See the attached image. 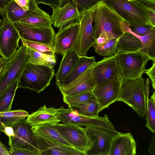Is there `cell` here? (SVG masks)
Here are the masks:
<instances>
[{
	"label": "cell",
	"instance_id": "cell-23",
	"mask_svg": "<svg viewBox=\"0 0 155 155\" xmlns=\"http://www.w3.org/2000/svg\"><path fill=\"white\" fill-rule=\"evenodd\" d=\"M94 56L80 57L61 83L57 86H63L72 82L95 62Z\"/></svg>",
	"mask_w": 155,
	"mask_h": 155
},
{
	"label": "cell",
	"instance_id": "cell-4",
	"mask_svg": "<svg viewBox=\"0 0 155 155\" xmlns=\"http://www.w3.org/2000/svg\"><path fill=\"white\" fill-rule=\"evenodd\" d=\"M115 59L121 79L134 80L141 78L150 60L144 53L140 51L117 53Z\"/></svg>",
	"mask_w": 155,
	"mask_h": 155
},
{
	"label": "cell",
	"instance_id": "cell-21",
	"mask_svg": "<svg viewBox=\"0 0 155 155\" xmlns=\"http://www.w3.org/2000/svg\"><path fill=\"white\" fill-rule=\"evenodd\" d=\"M57 109L55 108L48 107L45 104L38 110L29 114L26 121L31 127L46 123L58 124L60 121L57 116Z\"/></svg>",
	"mask_w": 155,
	"mask_h": 155
},
{
	"label": "cell",
	"instance_id": "cell-2",
	"mask_svg": "<svg viewBox=\"0 0 155 155\" xmlns=\"http://www.w3.org/2000/svg\"><path fill=\"white\" fill-rule=\"evenodd\" d=\"M145 80L121 79L116 101L125 103L142 118L145 117L147 101Z\"/></svg>",
	"mask_w": 155,
	"mask_h": 155
},
{
	"label": "cell",
	"instance_id": "cell-1",
	"mask_svg": "<svg viewBox=\"0 0 155 155\" xmlns=\"http://www.w3.org/2000/svg\"><path fill=\"white\" fill-rule=\"evenodd\" d=\"M93 19L96 40L101 34L113 39L119 38L124 33L122 26L124 21L103 2L95 6Z\"/></svg>",
	"mask_w": 155,
	"mask_h": 155
},
{
	"label": "cell",
	"instance_id": "cell-47",
	"mask_svg": "<svg viewBox=\"0 0 155 155\" xmlns=\"http://www.w3.org/2000/svg\"><path fill=\"white\" fill-rule=\"evenodd\" d=\"M148 152L152 155H155V136L152 138L150 144L148 148Z\"/></svg>",
	"mask_w": 155,
	"mask_h": 155
},
{
	"label": "cell",
	"instance_id": "cell-44",
	"mask_svg": "<svg viewBox=\"0 0 155 155\" xmlns=\"http://www.w3.org/2000/svg\"><path fill=\"white\" fill-rule=\"evenodd\" d=\"M14 0H0V11L3 18L5 17V10L7 6Z\"/></svg>",
	"mask_w": 155,
	"mask_h": 155
},
{
	"label": "cell",
	"instance_id": "cell-50",
	"mask_svg": "<svg viewBox=\"0 0 155 155\" xmlns=\"http://www.w3.org/2000/svg\"><path fill=\"white\" fill-rule=\"evenodd\" d=\"M5 126L1 122L0 119V132H3Z\"/></svg>",
	"mask_w": 155,
	"mask_h": 155
},
{
	"label": "cell",
	"instance_id": "cell-35",
	"mask_svg": "<svg viewBox=\"0 0 155 155\" xmlns=\"http://www.w3.org/2000/svg\"><path fill=\"white\" fill-rule=\"evenodd\" d=\"M155 92L147 100L146 118L147 120L145 126L153 133L155 132Z\"/></svg>",
	"mask_w": 155,
	"mask_h": 155
},
{
	"label": "cell",
	"instance_id": "cell-16",
	"mask_svg": "<svg viewBox=\"0 0 155 155\" xmlns=\"http://www.w3.org/2000/svg\"><path fill=\"white\" fill-rule=\"evenodd\" d=\"M39 155H87L48 137L33 133Z\"/></svg>",
	"mask_w": 155,
	"mask_h": 155
},
{
	"label": "cell",
	"instance_id": "cell-51",
	"mask_svg": "<svg viewBox=\"0 0 155 155\" xmlns=\"http://www.w3.org/2000/svg\"><path fill=\"white\" fill-rule=\"evenodd\" d=\"M1 12L0 11V30L2 27L3 24V21L2 20L1 18Z\"/></svg>",
	"mask_w": 155,
	"mask_h": 155
},
{
	"label": "cell",
	"instance_id": "cell-18",
	"mask_svg": "<svg viewBox=\"0 0 155 155\" xmlns=\"http://www.w3.org/2000/svg\"><path fill=\"white\" fill-rule=\"evenodd\" d=\"M121 80L106 81L97 84L93 92L101 106V111L116 101Z\"/></svg>",
	"mask_w": 155,
	"mask_h": 155
},
{
	"label": "cell",
	"instance_id": "cell-29",
	"mask_svg": "<svg viewBox=\"0 0 155 155\" xmlns=\"http://www.w3.org/2000/svg\"><path fill=\"white\" fill-rule=\"evenodd\" d=\"M68 107L75 110L81 115L91 117L98 116L101 106L97 101H88L77 104L68 106Z\"/></svg>",
	"mask_w": 155,
	"mask_h": 155
},
{
	"label": "cell",
	"instance_id": "cell-6",
	"mask_svg": "<svg viewBox=\"0 0 155 155\" xmlns=\"http://www.w3.org/2000/svg\"><path fill=\"white\" fill-rule=\"evenodd\" d=\"M28 61L27 47L22 44L0 74V96L10 84L19 81Z\"/></svg>",
	"mask_w": 155,
	"mask_h": 155
},
{
	"label": "cell",
	"instance_id": "cell-8",
	"mask_svg": "<svg viewBox=\"0 0 155 155\" xmlns=\"http://www.w3.org/2000/svg\"><path fill=\"white\" fill-rule=\"evenodd\" d=\"M95 7L81 12L77 19L79 28L74 48L80 57L86 55L89 49L96 41L92 25Z\"/></svg>",
	"mask_w": 155,
	"mask_h": 155
},
{
	"label": "cell",
	"instance_id": "cell-5",
	"mask_svg": "<svg viewBox=\"0 0 155 155\" xmlns=\"http://www.w3.org/2000/svg\"><path fill=\"white\" fill-rule=\"evenodd\" d=\"M103 2L129 26L151 25L146 9L134 0H103Z\"/></svg>",
	"mask_w": 155,
	"mask_h": 155
},
{
	"label": "cell",
	"instance_id": "cell-31",
	"mask_svg": "<svg viewBox=\"0 0 155 155\" xmlns=\"http://www.w3.org/2000/svg\"><path fill=\"white\" fill-rule=\"evenodd\" d=\"M19 81L10 84L0 96V113L11 110Z\"/></svg>",
	"mask_w": 155,
	"mask_h": 155
},
{
	"label": "cell",
	"instance_id": "cell-7",
	"mask_svg": "<svg viewBox=\"0 0 155 155\" xmlns=\"http://www.w3.org/2000/svg\"><path fill=\"white\" fill-rule=\"evenodd\" d=\"M56 114L58 119L63 123L97 127L107 130L114 135L118 133L115 129L107 114L103 117H89L80 114L69 107L65 108L63 106L57 109Z\"/></svg>",
	"mask_w": 155,
	"mask_h": 155
},
{
	"label": "cell",
	"instance_id": "cell-48",
	"mask_svg": "<svg viewBox=\"0 0 155 155\" xmlns=\"http://www.w3.org/2000/svg\"><path fill=\"white\" fill-rule=\"evenodd\" d=\"M4 132L8 137H13L14 135V133L12 127L10 126H6L4 127Z\"/></svg>",
	"mask_w": 155,
	"mask_h": 155
},
{
	"label": "cell",
	"instance_id": "cell-15",
	"mask_svg": "<svg viewBox=\"0 0 155 155\" xmlns=\"http://www.w3.org/2000/svg\"><path fill=\"white\" fill-rule=\"evenodd\" d=\"M91 73L96 85L106 81L121 80L115 55L95 62L92 66Z\"/></svg>",
	"mask_w": 155,
	"mask_h": 155
},
{
	"label": "cell",
	"instance_id": "cell-52",
	"mask_svg": "<svg viewBox=\"0 0 155 155\" xmlns=\"http://www.w3.org/2000/svg\"></svg>",
	"mask_w": 155,
	"mask_h": 155
},
{
	"label": "cell",
	"instance_id": "cell-39",
	"mask_svg": "<svg viewBox=\"0 0 155 155\" xmlns=\"http://www.w3.org/2000/svg\"><path fill=\"white\" fill-rule=\"evenodd\" d=\"M131 30L137 35L143 36L146 35L155 29L151 25L129 26Z\"/></svg>",
	"mask_w": 155,
	"mask_h": 155
},
{
	"label": "cell",
	"instance_id": "cell-24",
	"mask_svg": "<svg viewBox=\"0 0 155 155\" xmlns=\"http://www.w3.org/2000/svg\"><path fill=\"white\" fill-rule=\"evenodd\" d=\"M123 32H128L133 34L141 41L142 45L140 51L147 54L153 62L155 61V29L147 34L140 36L134 33L130 29L129 25L124 21L123 25Z\"/></svg>",
	"mask_w": 155,
	"mask_h": 155
},
{
	"label": "cell",
	"instance_id": "cell-41",
	"mask_svg": "<svg viewBox=\"0 0 155 155\" xmlns=\"http://www.w3.org/2000/svg\"><path fill=\"white\" fill-rule=\"evenodd\" d=\"M14 1L25 10H29L35 4L32 0H14Z\"/></svg>",
	"mask_w": 155,
	"mask_h": 155
},
{
	"label": "cell",
	"instance_id": "cell-45",
	"mask_svg": "<svg viewBox=\"0 0 155 155\" xmlns=\"http://www.w3.org/2000/svg\"><path fill=\"white\" fill-rule=\"evenodd\" d=\"M146 10L150 23L152 26L155 27V12Z\"/></svg>",
	"mask_w": 155,
	"mask_h": 155
},
{
	"label": "cell",
	"instance_id": "cell-19",
	"mask_svg": "<svg viewBox=\"0 0 155 155\" xmlns=\"http://www.w3.org/2000/svg\"><path fill=\"white\" fill-rule=\"evenodd\" d=\"M92 65L71 82L64 86H57L62 95H71L93 90L96 84L92 74Z\"/></svg>",
	"mask_w": 155,
	"mask_h": 155
},
{
	"label": "cell",
	"instance_id": "cell-20",
	"mask_svg": "<svg viewBox=\"0 0 155 155\" xmlns=\"http://www.w3.org/2000/svg\"><path fill=\"white\" fill-rule=\"evenodd\" d=\"M137 143L130 133L119 132L113 136L109 155H136Z\"/></svg>",
	"mask_w": 155,
	"mask_h": 155
},
{
	"label": "cell",
	"instance_id": "cell-34",
	"mask_svg": "<svg viewBox=\"0 0 155 155\" xmlns=\"http://www.w3.org/2000/svg\"><path fill=\"white\" fill-rule=\"evenodd\" d=\"M118 38L108 40L100 44H94L92 47L95 52L102 56H110L117 54V46Z\"/></svg>",
	"mask_w": 155,
	"mask_h": 155
},
{
	"label": "cell",
	"instance_id": "cell-17",
	"mask_svg": "<svg viewBox=\"0 0 155 155\" xmlns=\"http://www.w3.org/2000/svg\"><path fill=\"white\" fill-rule=\"evenodd\" d=\"M79 28L78 20L60 28L55 34L54 39L55 53L63 55L66 51L74 47L76 41Z\"/></svg>",
	"mask_w": 155,
	"mask_h": 155
},
{
	"label": "cell",
	"instance_id": "cell-33",
	"mask_svg": "<svg viewBox=\"0 0 155 155\" xmlns=\"http://www.w3.org/2000/svg\"><path fill=\"white\" fill-rule=\"evenodd\" d=\"M28 112L22 109L0 112V119L5 126H10L14 123L26 118Z\"/></svg>",
	"mask_w": 155,
	"mask_h": 155
},
{
	"label": "cell",
	"instance_id": "cell-46",
	"mask_svg": "<svg viewBox=\"0 0 155 155\" xmlns=\"http://www.w3.org/2000/svg\"><path fill=\"white\" fill-rule=\"evenodd\" d=\"M9 149L0 141V155H10Z\"/></svg>",
	"mask_w": 155,
	"mask_h": 155
},
{
	"label": "cell",
	"instance_id": "cell-3",
	"mask_svg": "<svg viewBox=\"0 0 155 155\" xmlns=\"http://www.w3.org/2000/svg\"><path fill=\"white\" fill-rule=\"evenodd\" d=\"M54 74V67L28 63L18 81V87L28 88L39 93L50 85Z\"/></svg>",
	"mask_w": 155,
	"mask_h": 155
},
{
	"label": "cell",
	"instance_id": "cell-10",
	"mask_svg": "<svg viewBox=\"0 0 155 155\" xmlns=\"http://www.w3.org/2000/svg\"><path fill=\"white\" fill-rule=\"evenodd\" d=\"M0 30V56L9 61L19 48V34L12 22L5 16Z\"/></svg>",
	"mask_w": 155,
	"mask_h": 155
},
{
	"label": "cell",
	"instance_id": "cell-42",
	"mask_svg": "<svg viewBox=\"0 0 155 155\" xmlns=\"http://www.w3.org/2000/svg\"><path fill=\"white\" fill-rule=\"evenodd\" d=\"M37 5L42 3L50 6L54 10L58 5L59 0H32Z\"/></svg>",
	"mask_w": 155,
	"mask_h": 155
},
{
	"label": "cell",
	"instance_id": "cell-38",
	"mask_svg": "<svg viewBox=\"0 0 155 155\" xmlns=\"http://www.w3.org/2000/svg\"><path fill=\"white\" fill-rule=\"evenodd\" d=\"M9 152L10 155H39L38 150L30 147L9 149Z\"/></svg>",
	"mask_w": 155,
	"mask_h": 155
},
{
	"label": "cell",
	"instance_id": "cell-49",
	"mask_svg": "<svg viewBox=\"0 0 155 155\" xmlns=\"http://www.w3.org/2000/svg\"><path fill=\"white\" fill-rule=\"evenodd\" d=\"M7 61L0 56V74L3 70Z\"/></svg>",
	"mask_w": 155,
	"mask_h": 155
},
{
	"label": "cell",
	"instance_id": "cell-37",
	"mask_svg": "<svg viewBox=\"0 0 155 155\" xmlns=\"http://www.w3.org/2000/svg\"><path fill=\"white\" fill-rule=\"evenodd\" d=\"M77 5L80 12L94 7L103 0H72Z\"/></svg>",
	"mask_w": 155,
	"mask_h": 155
},
{
	"label": "cell",
	"instance_id": "cell-9",
	"mask_svg": "<svg viewBox=\"0 0 155 155\" xmlns=\"http://www.w3.org/2000/svg\"><path fill=\"white\" fill-rule=\"evenodd\" d=\"M56 129L72 147L87 154L90 148V142L85 128L73 123H59L56 124Z\"/></svg>",
	"mask_w": 155,
	"mask_h": 155
},
{
	"label": "cell",
	"instance_id": "cell-11",
	"mask_svg": "<svg viewBox=\"0 0 155 155\" xmlns=\"http://www.w3.org/2000/svg\"><path fill=\"white\" fill-rule=\"evenodd\" d=\"M85 129L90 142L87 155H109L114 135L104 129L86 126Z\"/></svg>",
	"mask_w": 155,
	"mask_h": 155
},
{
	"label": "cell",
	"instance_id": "cell-32",
	"mask_svg": "<svg viewBox=\"0 0 155 155\" xmlns=\"http://www.w3.org/2000/svg\"><path fill=\"white\" fill-rule=\"evenodd\" d=\"M63 99L64 103L68 106L77 104L88 101H97L93 92V90L83 91L71 95H63Z\"/></svg>",
	"mask_w": 155,
	"mask_h": 155
},
{
	"label": "cell",
	"instance_id": "cell-40",
	"mask_svg": "<svg viewBox=\"0 0 155 155\" xmlns=\"http://www.w3.org/2000/svg\"><path fill=\"white\" fill-rule=\"evenodd\" d=\"M147 10L155 12V1L154 0H134Z\"/></svg>",
	"mask_w": 155,
	"mask_h": 155
},
{
	"label": "cell",
	"instance_id": "cell-25",
	"mask_svg": "<svg viewBox=\"0 0 155 155\" xmlns=\"http://www.w3.org/2000/svg\"><path fill=\"white\" fill-rule=\"evenodd\" d=\"M142 44L140 40L130 32H124L118 38L117 44V53L140 51Z\"/></svg>",
	"mask_w": 155,
	"mask_h": 155
},
{
	"label": "cell",
	"instance_id": "cell-36",
	"mask_svg": "<svg viewBox=\"0 0 155 155\" xmlns=\"http://www.w3.org/2000/svg\"><path fill=\"white\" fill-rule=\"evenodd\" d=\"M21 39L22 44L35 51L50 55H55L54 47L40 43L30 41L21 38Z\"/></svg>",
	"mask_w": 155,
	"mask_h": 155
},
{
	"label": "cell",
	"instance_id": "cell-12",
	"mask_svg": "<svg viewBox=\"0 0 155 155\" xmlns=\"http://www.w3.org/2000/svg\"><path fill=\"white\" fill-rule=\"evenodd\" d=\"M26 118L16 122L10 126L14 135L9 137V149L30 147L38 150L31 126L26 121Z\"/></svg>",
	"mask_w": 155,
	"mask_h": 155
},
{
	"label": "cell",
	"instance_id": "cell-28",
	"mask_svg": "<svg viewBox=\"0 0 155 155\" xmlns=\"http://www.w3.org/2000/svg\"><path fill=\"white\" fill-rule=\"evenodd\" d=\"M41 9L35 4L29 10H25L12 1L6 8L5 16L10 21L14 23L19 22L28 15Z\"/></svg>",
	"mask_w": 155,
	"mask_h": 155
},
{
	"label": "cell",
	"instance_id": "cell-43",
	"mask_svg": "<svg viewBox=\"0 0 155 155\" xmlns=\"http://www.w3.org/2000/svg\"><path fill=\"white\" fill-rule=\"evenodd\" d=\"M144 73L150 78L152 83V86L154 90L155 89V61L153 62L151 67L148 69L146 70Z\"/></svg>",
	"mask_w": 155,
	"mask_h": 155
},
{
	"label": "cell",
	"instance_id": "cell-13",
	"mask_svg": "<svg viewBox=\"0 0 155 155\" xmlns=\"http://www.w3.org/2000/svg\"><path fill=\"white\" fill-rule=\"evenodd\" d=\"M77 5L72 0H59V3L50 16L52 25L58 28L75 21L80 14Z\"/></svg>",
	"mask_w": 155,
	"mask_h": 155
},
{
	"label": "cell",
	"instance_id": "cell-30",
	"mask_svg": "<svg viewBox=\"0 0 155 155\" xmlns=\"http://www.w3.org/2000/svg\"><path fill=\"white\" fill-rule=\"evenodd\" d=\"M27 48L29 63L34 64L54 67L56 63L55 55H50L35 51Z\"/></svg>",
	"mask_w": 155,
	"mask_h": 155
},
{
	"label": "cell",
	"instance_id": "cell-26",
	"mask_svg": "<svg viewBox=\"0 0 155 155\" xmlns=\"http://www.w3.org/2000/svg\"><path fill=\"white\" fill-rule=\"evenodd\" d=\"M56 124L49 123L40 124L32 127L31 129L33 133L48 137L64 145L73 147L60 134L57 130Z\"/></svg>",
	"mask_w": 155,
	"mask_h": 155
},
{
	"label": "cell",
	"instance_id": "cell-14",
	"mask_svg": "<svg viewBox=\"0 0 155 155\" xmlns=\"http://www.w3.org/2000/svg\"><path fill=\"white\" fill-rule=\"evenodd\" d=\"M14 24L21 38L54 47V39L55 34L52 26L48 27H35L19 22Z\"/></svg>",
	"mask_w": 155,
	"mask_h": 155
},
{
	"label": "cell",
	"instance_id": "cell-22",
	"mask_svg": "<svg viewBox=\"0 0 155 155\" xmlns=\"http://www.w3.org/2000/svg\"><path fill=\"white\" fill-rule=\"evenodd\" d=\"M55 76V83L60 84L80 58L74 47L65 52Z\"/></svg>",
	"mask_w": 155,
	"mask_h": 155
},
{
	"label": "cell",
	"instance_id": "cell-27",
	"mask_svg": "<svg viewBox=\"0 0 155 155\" xmlns=\"http://www.w3.org/2000/svg\"><path fill=\"white\" fill-rule=\"evenodd\" d=\"M19 22L35 27H50L52 25L50 16L42 9L28 15Z\"/></svg>",
	"mask_w": 155,
	"mask_h": 155
}]
</instances>
